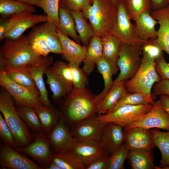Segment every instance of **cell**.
<instances>
[{
    "label": "cell",
    "instance_id": "cell-15",
    "mask_svg": "<svg viewBox=\"0 0 169 169\" xmlns=\"http://www.w3.org/2000/svg\"><path fill=\"white\" fill-rule=\"evenodd\" d=\"M13 147L2 145L0 149V166L3 169H41L38 164Z\"/></svg>",
    "mask_w": 169,
    "mask_h": 169
},
{
    "label": "cell",
    "instance_id": "cell-3",
    "mask_svg": "<svg viewBox=\"0 0 169 169\" xmlns=\"http://www.w3.org/2000/svg\"><path fill=\"white\" fill-rule=\"evenodd\" d=\"M0 111L11 130L16 147H24L33 141V133L18 115L13 99L3 88L0 90Z\"/></svg>",
    "mask_w": 169,
    "mask_h": 169
},
{
    "label": "cell",
    "instance_id": "cell-50",
    "mask_svg": "<svg viewBox=\"0 0 169 169\" xmlns=\"http://www.w3.org/2000/svg\"><path fill=\"white\" fill-rule=\"evenodd\" d=\"M152 89L155 95H164L169 96V80L161 79L154 84Z\"/></svg>",
    "mask_w": 169,
    "mask_h": 169
},
{
    "label": "cell",
    "instance_id": "cell-14",
    "mask_svg": "<svg viewBox=\"0 0 169 169\" xmlns=\"http://www.w3.org/2000/svg\"><path fill=\"white\" fill-rule=\"evenodd\" d=\"M124 128L123 144L129 151L144 150L152 151L156 146L151 129L138 127Z\"/></svg>",
    "mask_w": 169,
    "mask_h": 169
},
{
    "label": "cell",
    "instance_id": "cell-35",
    "mask_svg": "<svg viewBox=\"0 0 169 169\" xmlns=\"http://www.w3.org/2000/svg\"><path fill=\"white\" fill-rule=\"evenodd\" d=\"M52 161L60 169H85L83 162L78 158L67 151L54 153Z\"/></svg>",
    "mask_w": 169,
    "mask_h": 169
},
{
    "label": "cell",
    "instance_id": "cell-9",
    "mask_svg": "<svg viewBox=\"0 0 169 169\" xmlns=\"http://www.w3.org/2000/svg\"><path fill=\"white\" fill-rule=\"evenodd\" d=\"M153 106L151 104L123 105L111 112L98 114L96 118L101 122H112L125 128L142 117L151 109Z\"/></svg>",
    "mask_w": 169,
    "mask_h": 169
},
{
    "label": "cell",
    "instance_id": "cell-52",
    "mask_svg": "<svg viewBox=\"0 0 169 169\" xmlns=\"http://www.w3.org/2000/svg\"><path fill=\"white\" fill-rule=\"evenodd\" d=\"M9 24V20L6 18L1 17L0 18V40L3 39L5 32Z\"/></svg>",
    "mask_w": 169,
    "mask_h": 169
},
{
    "label": "cell",
    "instance_id": "cell-12",
    "mask_svg": "<svg viewBox=\"0 0 169 169\" xmlns=\"http://www.w3.org/2000/svg\"><path fill=\"white\" fill-rule=\"evenodd\" d=\"M96 116L81 122L69 129L75 141L99 143L106 123L100 121Z\"/></svg>",
    "mask_w": 169,
    "mask_h": 169
},
{
    "label": "cell",
    "instance_id": "cell-23",
    "mask_svg": "<svg viewBox=\"0 0 169 169\" xmlns=\"http://www.w3.org/2000/svg\"><path fill=\"white\" fill-rule=\"evenodd\" d=\"M103 56L101 38L95 34L87 47L85 57L83 61V70L87 75L93 72L95 65Z\"/></svg>",
    "mask_w": 169,
    "mask_h": 169
},
{
    "label": "cell",
    "instance_id": "cell-54",
    "mask_svg": "<svg viewBox=\"0 0 169 169\" xmlns=\"http://www.w3.org/2000/svg\"><path fill=\"white\" fill-rule=\"evenodd\" d=\"M25 3L40 7L41 0H17Z\"/></svg>",
    "mask_w": 169,
    "mask_h": 169
},
{
    "label": "cell",
    "instance_id": "cell-41",
    "mask_svg": "<svg viewBox=\"0 0 169 169\" xmlns=\"http://www.w3.org/2000/svg\"><path fill=\"white\" fill-rule=\"evenodd\" d=\"M6 74L10 78L20 85L32 88H37L27 67Z\"/></svg>",
    "mask_w": 169,
    "mask_h": 169
},
{
    "label": "cell",
    "instance_id": "cell-1",
    "mask_svg": "<svg viewBox=\"0 0 169 169\" xmlns=\"http://www.w3.org/2000/svg\"><path fill=\"white\" fill-rule=\"evenodd\" d=\"M99 102L85 87L73 88L67 95L63 104L62 116L69 129L76 124L96 116Z\"/></svg>",
    "mask_w": 169,
    "mask_h": 169
},
{
    "label": "cell",
    "instance_id": "cell-17",
    "mask_svg": "<svg viewBox=\"0 0 169 169\" xmlns=\"http://www.w3.org/2000/svg\"><path fill=\"white\" fill-rule=\"evenodd\" d=\"M65 151L79 159L84 164L85 169L97 159L108 154L99 143L90 141H75Z\"/></svg>",
    "mask_w": 169,
    "mask_h": 169
},
{
    "label": "cell",
    "instance_id": "cell-24",
    "mask_svg": "<svg viewBox=\"0 0 169 169\" xmlns=\"http://www.w3.org/2000/svg\"><path fill=\"white\" fill-rule=\"evenodd\" d=\"M37 114L41 125L42 131L47 135L60 120L62 115L60 111L54 105H43L34 109Z\"/></svg>",
    "mask_w": 169,
    "mask_h": 169
},
{
    "label": "cell",
    "instance_id": "cell-38",
    "mask_svg": "<svg viewBox=\"0 0 169 169\" xmlns=\"http://www.w3.org/2000/svg\"><path fill=\"white\" fill-rule=\"evenodd\" d=\"M155 102L151 96L138 93H128L106 113L111 112L123 105H138L149 104H153Z\"/></svg>",
    "mask_w": 169,
    "mask_h": 169
},
{
    "label": "cell",
    "instance_id": "cell-11",
    "mask_svg": "<svg viewBox=\"0 0 169 169\" xmlns=\"http://www.w3.org/2000/svg\"><path fill=\"white\" fill-rule=\"evenodd\" d=\"M33 13L30 11H25L10 16L9 24L3 39L17 40L27 29L34 27L38 23L47 21L46 16Z\"/></svg>",
    "mask_w": 169,
    "mask_h": 169
},
{
    "label": "cell",
    "instance_id": "cell-45",
    "mask_svg": "<svg viewBox=\"0 0 169 169\" xmlns=\"http://www.w3.org/2000/svg\"><path fill=\"white\" fill-rule=\"evenodd\" d=\"M93 2V0H59V6L70 11H82L90 7Z\"/></svg>",
    "mask_w": 169,
    "mask_h": 169
},
{
    "label": "cell",
    "instance_id": "cell-4",
    "mask_svg": "<svg viewBox=\"0 0 169 169\" xmlns=\"http://www.w3.org/2000/svg\"><path fill=\"white\" fill-rule=\"evenodd\" d=\"M82 12L95 34L101 38L109 33L112 27L117 16V5L111 0H93L92 4Z\"/></svg>",
    "mask_w": 169,
    "mask_h": 169
},
{
    "label": "cell",
    "instance_id": "cell-13",
    "mask_svg": "<svg viewBox=\"0 0 169 169\" xmlns=\"http://www.w3.org/2000/svg\"><path fill=\"white\" fill-rule=\"evenodd\" d=\"M134 127L148 129L159 128L169 131V115L159 100L155 102L151 109L142 117L125 128Z\"/></svg>",
    "mask_w": 169,
    "mask_h": 169
},
{
    "label": "cell",
    "instance_id": "cell-40",
    "mask_svg": "<svg viewBox=\"0 0 169 169\" xmlns=\"http://www.w3.org/2000/svg\"><path fill=\"white\" fill-rule=\"evenodd\" d=\"M48 67L45 69L44 73L47 77V83L49 86L53 93L52 98L53 100H57L67 95L68 92L65 87L57 79Z\"/></svg>",
    "mask_w": 169,
    "mask_h": 169
},
{
    "label": "cell",
    "instance_id": "cell-20",
    "mask_svg": "<svg viewBox=\"0 0 169 169\" xmlns=\"http://www.w3.org/2000/svg\"><path fill=\"white\" fill-rule=\"evenodd\" d=\"M64 58L69 63L79 65L85 57L87 47L72 40L56 28Z\"/></svg>",
    "mask_w": 169,
    "mask_h": 169
},
{
    "label": "cell",
    "instance_id": "cell-31",
    "mask_svg": "<svg viewBox=\"0 0 169 169\" xmlns=\"http://www.w3.org/2000/svg\"><path fill=\"white\" fill-rule=\"evenodd\" d=\"M70 13L75 23L76 31L83 46L87 47L92 38L95 35L91 25L88 23L81 11H71Z\"/></svg>",
    "mask_w": 169,
    "mask_h": 169
},
{
    "label": "cell",
    "instance_id": "cell-19",
    "mask_svg": "<svg viewBox=\"0 0 169 169\" xmlns=\"http://www.w3.org/2000/svg\"><path fill=\"white\" fill-rule=\"evenodd\" d=\"M123 128L114 123H106L99 144L108 154L112 155L123 145Z\"/></svg>",
    "mask_w": 169,
    "mask_h": 169
},
{
    "label": "cell",
    "instance_id": "cell-53",
    "mask_svg": "<svg viewBox=\"0 0 169 169\" xmlns=\"http://www.w3.org/2000/svg\"><path fill=\"white\" fill-rule=\"evenodd\" d=\"M159 100L163 108L169 115V96L164 95H160Z\"/></svg>",
    "mask_w": 169,
    "mask_h": 169
},
{
    "label": "cell",
    "instance_id": "cell-43",
    "mask_svg": "<svg viewBox=\"0 0 169 169\" xmlns=\"http://www.w3.org/2000/svg\"><path fill=\"white\" fill-rule=\"evenodd\" d=\"M129 151L123 144L110 155L108 169H123L124 161L127 158Z\"/></svg>",
    "mask_w": 169,
    "mask_h": 169
},
{
    "label": "cell",
    "instance_id": "cell-25",
    "mask_svg": "<svg viewBox=\"0 0 169 169\" xmlns=\"http://www.w3.org/2000/svg\"><path fill=\"white\" fill-rule=\"evenodd\" d=\"M122 81L113 84L105 97L98 106V113L103 114L113 108L117 102L128 92Z\"/></svg>",
    "mask_w": 169,
    "mask_h": 169
},
{
    "label": "cell",
    "instance_id": "cell-46",
    "mask_svg": "<svg viewBox=\"0 0 169 169\" xmlns=\"http://www.w3.org/2000/svg\"><path fill=\"white\" fill-rule=\"evenodd\" d=\"M0 136L5 145L13 148L16 147L11 130L1 113H0Z\"/></svg>",
    "mask_w": 169,
    "mask_h": 169
},
{
    "label": "cell",
    "instance_id": "cell-18",
    "mask_svg": "<svg viewBox=\"0 0 169 169\" xmlns=\"http://www.w3.org/2000/svg\"><path fill=\"white\" fill-rule=\"evenodd\" d=\"M47 135L53 153L66 151L75 141L62 116L57 124Z\"/></svg>",
    "mask_w": 169,
    "mask_h": 169
},
{
    "label": "cell",
    "instance_id": "cell-37",
    "mask_svg": "<svg viewBox=\"0 0 169 169\" xmlns=\"http://www.w3.org/2000/svg\"><path fill=\"white\" fill-rule=\"evenodd\" d=\"M41 25L43 34L51 53L62 54L61 47L55 26L48 21Z\"/></svg>",
    "mask_w": 169,
    "mask_h": 169
},
{
    "label": "cell",
    "instance_id": "cell-16",
    "mask_svg": "<svg viewBox=\"0 0 169 169\" xmlns=\"http://www.w3.org/2000/svg\"><path fill=\"white\" fill-rule=\"evenodd\" d=\"M52 56H42L38 60L27 66L40 93V98L43 105L46 106L53 105L49 98L43 76L45 69L53 63Z\"/></svg>",
    "mask_w": 169,
    "mask_h": 169
},
{
    "label": "cell",
    "instance_id": "cell-27",
    "mask_svg": "<svg viewBox=\"0 0 169 169\" xmlns=\"http://www.w3.org/2000/svg\"><path fill=\"white\" fill-rule=\"evenodd\" d=\"M151 131L153 141L161 155L159 166H156L155 169H169V131L162 132L153 128Z\"/></svg>",
    "mask_w": 169,
    "mask_h": 169
},
{
    "label": "cell",
    "instance_id": "cell-7",
    "mask_svg": "<svg viewBox=\"0 0 169 169\" xmlns=\"http://www.w3.org/2000/svg\"><path fill=\"white\" fill-rule=\"evenodd\" d=\"M0 85L13 99L15 106H25L35 109L43 105L38 88L24 86L16 83L6 73L0 71Z\"/></svg>",
    "mask_w": 169,
    "mask_h": 169
},
{
    "label": "cell",
    "instance_id": "cell-29",
    "mask_svg": "<svg viewBox=\"0 0 169 169\" xmlns=\"http://www.w3.org/2000/svg\"><path fill=\"white\" fill-rule=\"evenodd\" d=\"M27 37L32 49L38 55L46 56L51 53L43 34L41 25L33 27Z\"/></svg>",
    "mask_w": 169,
    "mask_h": 169
},
{
    "label": "cell",
    "instance_id": "cell-49",
    "mask_svg": "<svg viewBox=\"0 0 169 169\" xmlns=\"http://www.w3.org/2000/svg\"><path fill=\"white\" fill-rule=\"evenodd\" d=\"M110 155L107 154L97 159L89 165L86 169H108Z\"/></svg>",
    "mask_w": 169,
    "mask_h": 169
},
{
    "label": "cell",
    "instance_id": "cell-39",
    "mask_svg": "<svg viewBox=\"0 0 169 169\" xmlns=\"http://www.w3.org/2000/svg\"><path fill=\"white\" fill-rule=\"evenodd\" d=\"M130 19L144 11L151 13L152 8L150 0H123Z\"/></svg>",
    "mask_w": 169,
    "mask_h": 169
},
{
    "label": "cell",
    "instance_id": "cell-26",
    "mask_svg": "<svg viewBox=\"0 0 169 169\" xmlns=\"http://www.w3.org/2000/svg\"><path fill=\"white\" fill-rule=\"evenodd\" d=\"M101 38L103 57L109 62L114 74L118 71L116 62L121 42L117 38L110 34H107Z\"/></svg>",
    "mask_w": 169,
    "mask_h": 169
},
{
    "label": "cell",
    "instance_id": "cell-47",
    "mask_svg": "<svg viewBox=\"0 0 169 169\" xmlns=\"http://www.w3.org/2000/svg\"><path fill=\"white\" fill-rule=\"evenodd\" d=\"M155 65L161 79L169 80V63L166 61L163 54L155 59Z\"/></svg>",
    "mask_w": 169,
    "mask_h": 169
},
{
    "label": "cell",
    "instance_id": "cell-34",
    "mask_svg": "<svg viewBox=\"0 0 169 169\" xmlns=\"http://www.w3.org/2000/svg\"><path fill=\"white\" fill-rule=\"evenodd\" d=\"M96 65L99 72L102 76L104 83L103 90L96 96L99 104L112 86L113 81L112 79V76L114 74L110 64L103 56L97 62Z\"/></svg>",
    "mask_w": 169,
    "mask_h": 169
},
{
    "label": "cell",
    "instance_id": "cell-2",
    "mask_svg": "<svg viewBox=\"0 0 169 169\" xmlns=\"http://www.w3.org/2000/svg\"><path fill=\"white\" fill-rule=\"evenodd\" d=\"M42 56L32 49L27 35L14 40L6 39L0 49V71L7 74L22 69Z\"/></svg>",
    "mask_w": 169,
    "mask_h": 169
},
{
    "label": "cell",
    "instance_id": "cell-57",
    "mask_svg": "<svg viewBox=\"0 0 169 169\" xmlns=\"http://www.w3.org/2000/svg\"><path fill=\"white\" fill-rule=\"evenodd\" d=\"M168 3H169V0H168Z\"/></svg>",
    "mask_w": 169,
    "mask_h": 169
},
{
    "label": "cell",
    "instance_id": "cell-36",
    "mask_svg": "<svg viewBox=\"0 0 169 169\" xmlns=\"http://www.w3.org/2000/svg\"><path fill=\"white\" fill-rule=\"evenodd\" d=\"M16 108L19 116L32 132H42L40 121L33 109L25 106H16Z\"/></svg>",
    "mask_w": 169,
    "mask_h": 169
},
{
    "label": "cell",
    "instance_id": "cell-56",
    "mask_svg": "<svg viewBox=\"0 0 169 169\" xmlns=\"http://www.w3.org/2000/svg\"><path fill=\"white\" fill-rule=\"evenodd\" d=\"M115 4H116L118 0H111Z\"/></svg>",
    "mask_w": 169,
    "mask_h": 169
},
{
    "label": "cell",
    "instance_id": "cell-10",
    "mask_svg": "<svg viewBox=\"0 0 169 169\" xmlns=\"http://www.w3.org/2000/svg\"><path fill=\"white\" fill-rule=\"evenodd\" d=\"M33 141L28 145L22 148H13L17 151L32 158L39 164L41 169H48L52 161L53 152L50 141L43 132H32Z\"/></svg>",
    "mask_w": 169,
    "mask_h": 169
},
{
    "label": "cell",
    "instance_id": "cell-6",
    "mask_svg": "<svg viewBox=\"0 0 169 169\" xmlns=\"http://www.w3.org/2000/svg\"><path fill=\"white\" fill-rule=\"evenodd\" d=\"M142 47L121 43L116 62L120 72L113 84L127 81L135 75L141 64Z\"/></svg>",
    "mask_w": 169,
    "mask_h": 169
},
{
    "label": "cell",
    "instance_id": "cell-48",
    "mask_svg": "<svg viewBox=\"0 0 169 169\" xmlns=\"http://www.w3.org/2000/svg\"><path fill=\"white\" fill-rule=\"evenodd\" d=\"M163 51L153 41L150 39L142 47V53H144L155 59L163 54Z\"/></svg>",
    "mask_w": 169,
    "mask_h": 169
},
{
    "label": "cell",
    "instance_id": "cell-22",
    "mask_svg": "<svg viewBox=\"0 0 169 169\" xmlns=\"http://www.w3.org/2000/svg\"><path fill=\"white\" fill-rule=\"evenodd\" d=\"M132 20L136 22V32L141 39L147 41L157 38L155 26L158 22L152 17L151 13L143 12L134 17Z\"/></svg>",
    "mask_w": 169,
    "mask_h": 169
},
{
    "label": "cell",
    "instance_id": "cell-55",
    "mask_svg": "<svg viewBox=\"0 0 169 169\" xmlns=\"http://www.w3.org/2000/svg\"><path fill=\"white\" fill-rule=\"evenodd\" d=\"M48 169H60V168L55 163L52 161Z\"/></svg>",
    "mask_w": 169,
    "mask_h": 169
},
{
    "label": "cell",
    "instance_id": "cell-44",
    "mask_svg": "<svg viewBox=\"0 0 169 169\" xmlns=\"http://www.w3.org/2000/svg\"><path fill=\"white\" fill-rule=\"evenodd\" d=\"M68 64L73 76L74 88L79 89L85 87L88 83L87 74L79 68V65L71 63H69Z\"/></svg>",
    "mask_w": 169,
    "mask_h": 169
},
{
    "label": "cell",
    "instance_id": "cell-33",
    "mask_svg": "<svg viewBox=\"0 0 169 169\" xmlns=\"http://www.w3.org/2000/svg\"><path fill=\"white\" fill-rule=\"evenodd\" d=\"M25 11L36 12L33 6L17 0H0L1 17L7 18L14 14Z\"/></svg>",
    "mask_w": 169,
    "mask_h": 169
},
{
    "label": "cell",
    "instance_id": "cell-28",
    "mask_svg": "<svg viewBox=\"0 0 169 169\" xmlns=\"http://www.w3.org/2000/svg\"><path fill=\"white\" fill-rule=\"evenodd\" d=\"M152 151L144 150L129 151L127 158L132 169L155 168Z\"/></svg>",
    "mask_w": 169,
    "mask_h": 169
},
{
    "label": "cell",
    "instance_id": "cell-5",
    "mask_svg": "<svg viewBox=\"0 0 169 169\" xmlns=\"http://www.w3.org/2000/svg\"><path fill=\"white\" fill-rule=\"evenodd\" d=\"M140 66L135 75L125 82L128 93H138L149 96L154 84L159 82L161 78L155 68V59L142 53Z\"/></svg>",
    "mask_w": 169,
    "mask_h": 169
},
{
    "label": "cell",
    "instance_id": "cell-42",
    "mask_svg": "<svg viewBox=\"0 0 169 169\" xmlns=\"http://www.w3.org/2000/svg\"><path fill=\"white\" fill-rule=\"evenodd\" d=\"M59 0H41L40 8L46 14L47 21L57 28L59 22Z\"/></svg>",
    "mask_w": 169,
    "mask_h": 169
},
{
    "label": "cell",
    "instance_id": "cell-21",
    "mask_svg": "<svg viewBox=\"0 0 169 169\" xmlns=\"http://www.w3.org/2000/svg\"><path fill=\"white\" fill-rule=\"evenodd\" d=\"M151 14L159 25L157 38L153 40L169 55V4L163 9L153 10Z\"/></svg>",
    "mask_w": 169,
    "mask_h": 169
},
{
    "label": "cell",
    "instance_id": "cell-30",
    "mask_svg": "<svg viewBox=\"0 0 169 169\" xmlns=\"http://www.w3.org/2000/svg\"><path fill=\"white\" fill-rule=\"evenodd\" d=\"M59 19L58 25L56 28L65 36L72 37L80 44L81 41L77 33L75 22L70 12L59 6Z\"/></svg>",
    "mask_w": 169,
    "mask_h": 169
},
{
    "label": "cell",
    "instance_id": "cell-51",
    "mask_svg": "<svg viewBox=\"0 0 169 169\" xmlns=\"http://www.w3.org/2000/svg\"><path fill=\"white\" fill-rule=\"evenodd\" d=\"M150 1L153 10L163 9L169 4L168 0H150Z\"/></svg>",
    "mask_w": 169,
    "mask_h": 169
},
{
    "label": "cell",
    "instance_id": "cell-8",
    "mask_svg": "<svg viewBox=\"0 0 169 169\" xmlns=\"http://www.w3.org/2000/svg\"><path fill=\"white\" fill-rule=\"evenodd\" d=\"M116 19L109 34L115 36L122 43L142 46L147 41L141 39L137 35L135 24H133L126 11L123 0H118L117 3Z\"/></svg>",
    "mask_w": 169,
    "mask_h": 169
},
{
    "label": "cell",
    "instance_id": "cell-32",
    "mask_svg": "<svg viewBox=\"0 0 169 169\" xmlns=\"http://www.w3.org/2000/svg\"><path fill=\"white\" fill-rule=\"evenodd\" d=\"M57 79L66 89L69 94L73 87V76L69 64L59 61L48 67Z\"/></svg>",
    "mask_w": 169,
    "mask_h": 169
}]
</instances>
